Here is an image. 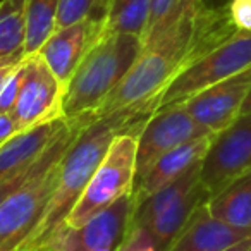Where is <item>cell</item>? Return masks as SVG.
Listing matches in <instances>:
<instances>
[{
    "instance_id": "6da1fadb",
    "label": "cell",
    "mask_w": 251,
    "mask_h": 251,
    "mask_svg": "<svg viewBox=\"0 0 251 251\" xmlns=\"http://www.w3.org/2000/svg\"><path fill=\"white\" fill-rule=\"evenodd\" d=\"M236 31L226 5L193 9L162 38L143 47L129 73L93 112L91 122L115 115L141 133L160 108L169 84Z\"/></svg>"
},
{
    "instance_id": "7a4b0ae2",
    "label": "cell",
    "mask_w": 251,
    "mask_h": 251,
    "mask_svg": "<svg viewBox=\"0 0 251 251\" xmlns=\"http://www.w3.org/2000/svg\"><path fill=\"white\" fill-rule=\"evenodd\" d=\"M121 133H136L140 136L138 131L115 115L97 119L81 127L60 162L59 181L45 215L19 251H38L49 244L55 230L66 224L95 171L107 155L114 138Z\"/></svg>"
},
{
    "instance_id": "3957f363",
    "label": "cell",
    "mask_w": 251,
    "mask_h": 251,
    "mask_svg": "<svg viewBox=\"0 0 251 251\" xmlns=\"http://www.w3.org/2000/svg\"><path fill=\"white\" fill-rule=\"evenodd\" d=\"M141 50L140 36L103 33L64 88V119L83 126L90 124L93 112L129 73Z\"/></svg>"
},
{
    "instance_id": "277c9868",
    "label": "cell",
    "mask_w": 251,
    "mask_h": 251,
    "mask_svg": "<svg viewBox=\"0 0 251 251\" xmlns=\"http://www.w3.org/2000/svg\"><path fill=\"white\" fill-rule=\"evenodd\" d=\"M81 127L84 126L66 121L29 177L0 205V251H19L43 219L59 181L60 162Z\"/></svg>"
},
{
    "instance_id": "5b68a950",
    "label": "cell",
    "mask_w": 251,
    "mask_h": 251,
    "mask_svg": "<svg viewBox=\"0 0 251 251\" xmlns=\"http://www.w3.org/2000/svg\"><path fill=\"white\" fill-rule=\"evenodd\" d=\"M136 133H121L114 138L79 201L67 217L66 226L73 229L81 227L121 198L133 195L136 184Z\"/></svg>"
},
{
    "instance_id": "8992f818",
    "label": "cell",
    "mask_w": 251,
    "mask_h": 251,
    "mask_svg": "<svg viewBox=\"0 0 251 251\" xmlns=\"http://www.w3.org/2000/svg\"><path fill=\"white\" fill-rule=\"evenodd\" d=\"M251 69V31H236L205 57L182 71L165 90L160 108L181 103L205 88ZM158 108V110H160Z\"/></svg>"
},
{
    "instance_id": "52a82bcc",
    "label": "cell",
    "mask_w": 251,
    "mask_h": 251,
    "mask_svg": "<svg viewBox=\"0 0 251 251\" xmlns=\"http://www.w3.org/2000/svg\"><path fill=\"white\" fill-rule=\"evenodd\" d=\"M251 171V114H243L212 140L201 160L200 181L210 196Z\"/></svg>"
},
{
    "instance_id": "ba28073f",
    "label": "cell",
    "mask_w": 251,
    "mask_h": 251,
    "mask_svg": "<svg viewBox=\"0 0 251 251\" xmlns=\"http://www.w3.org/2000/svg\"><path fill=\"white\" fill-rule=\"evenodd\" d=\"M64 86L50 71L40 53L25 59V76L19 97L12 110L18 133L36 127L50 121L64 119Z\"/></svg>"
},
{
    "instance_id": "9c48e42d",
    "label": "cell",
    "mask_w": 251,
    "mask_h": 251,
    "mask_svg": "<svg viewBox=\"0 0 251 251\" xmlns=\"http://www.w3.org/2000/svg\"><path fill=\"white\" fill-rule=\"evenodd\" d=\"M134 196L127 195L81 227L60 226L47 246L55 251H117L131 229Z\"/></svg>"
},
{
    "instance_id": "30bf717a",
    "label": "cell",
    "mask_w": 251,
    "mask_h": 251,
    "mask_svg": "<svg viewBox=\"0 0 251 251\" xmlns=\"http://www.w3.org/2000/svg\"><path fill=\"white\" fill-rule=\"evenodd\" d=\"M210 134L213 133L200 126L182 107V103L169 105L157 110L148 119L138 136L136 181L162 155L169 153L181 145Z\"/></svg>"
},
{
    "instance_id": "8fae6325",
    "label": "cell",
    "mask_w": 251,
    "mask_h": 251,
    "mask_svg": "<svg viewBox=\"0 0 251 251\" xmlns=\"http://www.w3.org/2000/svg\"><path fill=\"white\" fill-rule=\"evenodd\" d=\"M250 90L251 69L205 88L181 103L200 126L217 134L241 115V107Z\"/></svg>"
},
{
    "instance_id": "7c38bea8",
    "label": "cell",
    "mask_w": 251,
    "mask_h": 251,
    "mask_svg": "<svg viewBox=\"0 0 251 251\" xmlns=\"http://www.w3.org/2000/svg\"><path fill=\"white\" fill-rule=\"evenodd\" d=\"M105 21L103 19H86L55 31L38 50L53 76L62 83H69L77 66L84 59L91 47L103 36Z\"/></svg>"
},
{
    "instance_id": "4fadbf2b",
    "label": "cell",
    "mask_w": 251,
    "mask_h": 251,
    "mask_svg": "<svg viewBox=\"0 0 251 251\" xmlns=\"http://www.w3.org/2000/svg\"><path fill=\"white\" fill-rule=\"evenodd\" d=\"M213 136L215 134L198 138V140L184 143L171 150L169 153L162 155L134 184V206L140 205L147 198H150L153 193H157L164 186L171 184L172 181L184 176L196 164H200L205 158Z\"/></svg>"
},
{
    "instance_id": "5bb4252c",
    "label": "cell",
    "mask_w": 251,
    "mask_h": 251,
    "mask_svg": "<svg viewBox=\"0 0 251 251\" xmlns=\"http://www.w3.org/2000/svg\"><path fill=\"white\" fill-rule=\"evenodd\" d=\"M250 237L251 230L230 227L210 215L205 203L193 215L169 251H224Z\"/></svg>"
},
{
    "instance_id": "9a60e30c",
    "label": "cell",
    "mask_w": 251,
    "mask_h": 251,
    "mask_svg": "<svg viewBox=\"0 0 251 251\" xmlns=\"http://www.w3.org/2000/svg\"><path fill=\"white\" fill-rule=\"evenodd\" d=\"M66 124V119H57L36 127L18 133L4 145H0V181L28 169L38 160L45 148L53 141Z\"/></svg>"
},
{
    "instance_id": "2e32d148",
    "label": "cell",
    "mask_w": 251,
    "mask_h": 251,
    "mask_svg": "<svg viewBox=\"0 0 251 251\" xmlns=\"http://www.w3.org/2000/svg\"><path fill=\"white\" fill-rule=\"evenodd\" d=\"M210 195L201 184V181L189 189L184 196L176 200L174 203L162 210L158 215H155L151 220H148L141 229H145L150 234L155 248L158 251H169V248L174 244V241L179 237V234L186 229L189 220L193 219L200 206H203L208 201Z\"/></svg>"
},
{
    "instance_id": "e0dca14e",
    "label": "cell",
    "mask_w": 251,
    "mask_h": 251,
    "mask_svg": "<svg viewBox=\"0 0 251 251\" xmlns=\"http://www.w3.org/2000/svg\"><path fill=\"white\" fill-rule=\"evenodd\" d=\"M206 208L210 215L227 226L251 230V171L210 196Z\"/></svg>"
},
{
    "instance_id": "ac0fdd59",
    "label": "cell",
    "mask_w": 251,
    "mask_h": 251,
    "mask_svg": "<svg viewBox=\"0 0 251 251\" xmlns=\"http://www.w3.org/2000/svg\"><path fill=\"white\" fill-rule=\"evenodd\" d=\"M151 0H107L105 33H121L143 38Z\"/></svg>"
},
{
    "instance_id": "d6986e66",
    "label": "cell",
    "mask_w": 251,
    "mask_h": 251,
    "mask_svg": "<svg viewBox=\"0 0 251 251\" xmlns=\"http://www.w3.org/2000/svg\"><path fill=\"white\" fill-rule=\"evenodd\" d=\"M59 0H26V42L25 55H35L53 35Z\"/></svg>"
},
{
    "instance_id": "ffe728a7",
    "label": "cell",
    "mask_w": 251,
    "mask_h": 251,
    "mask_svg": "<svg viewBox=\"0 0 251 251\" xmlns=\"http://www.w3.org/2000/svg\"><path fill=\"white\" fill-rule=\"evenodd\" d=\"M26 42V0L0 2V60L25 55ZM26 57V55H25Z\"/></svg>"
},
{
    "instance_id": "44dd1931",
    "label": "cell",
    "mask_w": 251,
    "mask_h": 251,
    "mask_svg": "<svg viewBox=\"0 0 251 251\" xmlns=\"http://www.w3.org/2000/svg\"><path fill=\"white\" fill-rule=\"evenodd\" d=\"M201 4H205V0H151L147 29L141 38L143 47L162 38L193 9L200 7Z\"/></svg>"
},
{
    "instance_id": "7402d4cb",
    "label": "cell",
    "mask_w": 251,
    "mask_h": 251,
    "mask_svg": "<svg viewBox=\"0 0 251 251\" xmlns=\"http://www.w3.org/2000/svg\"><path fill=\"white\" fill-rule=\"evenodd\" d=\"M105 14H107V0H59L55 31L86 19L105 21Z\"/></svg>"
},
{
    "instance_id": "603a6c76",
    "label": "cell",
    "mask_w": 251,
    "mask_h": 251,
    "mask_svg": "<svg viewBox=\"0 0 251 251\" xmlns=\"http://www.w3.org/2000/svg\"><path fill=\"white\" fill-rule=\"evenodd\" d=\"M23 76H25V60H21L16 66L14 73L9 76L4 88L0 90V114H12L19 97V88H21L23 83Z\"/></svg>"
},
{
    "instance_id": "cb8c5ba5",
    "label": "cell",
    "mask_w": 251,
    "mask_h": 251,
    "mask_svg": "<svg viewBox=\"0 0 251 251\" xmlns=\"http://www.w3.org/2000/svg\"><path fill=\"white\" fill-rule=\"evenodd\" d=\"M226 9L237 31H251V0H229Z\"/></svg>"
},
{
    "instance_id": "d4e9b609",
    "label": "cell",
    "mask_w": 251,
    "mask_h": 251,
    "mask_svg": "<svg viewBox=\"0 0 251 251\" xmlns=\"http://www.w3.org/2000/svg\"><path fill=\"white\" fill-rule=\"evenodd\" d=\"M117 251H158L151 241L150 234L141 227H133L126 236L124 243Z\"/></svg>"
},
{
    "instance_id": "484cf974",
    "label": "cell",
    "mask_w": 251,
    "mask_h": 251,
    "mask_svg": "<svg viewBox=\"0 0 251 251\" xmlns=\"http://www.w3.org/2000/svg\"><path fill=\"white\" fill-rule=\"evenodd\" d=\"M33 167H35V164L29 165V167L25 169V171L18 172V174L11 176V177L4 179V181H0V205H2V203H4L5 200H7L9 196H11L12 193H14L16 189L29 177V174L33 172Z\"/></svg>"
},
{
    "instance_id": "4316f807",
    "label": "cell",
    "mask_w": 251,
    "mask_h": 251,
    "mask_svg": "<svg viewBox=\"0 0 251 251\" xmlns=\"http://www.w3.org/2000/svg\"><path fill=\"white\" fill-rule=\"evenodd\" d=\"M25 59L26 57L23 55V53H19V55H12V57H7V59L0 60V90L4 88V84H5V81L9 79V76L14 73L16 66Z\"/></svg>"
},
{
    "instance_id": "83f0119b",
    "label": "cell",
    "mask_w": 251,
    "mask_h": 251,
    "mask_svg": "<svg viewBox=\"0 0 251 251\" xmlns=\"http://www.w3.org/2000/svg\"><path fill=\"white\" fill-rule=\"evenodd\" d=\"M18 134V127L11 114H0V145Z\"/></svg>"
},
{
    "instance_id": "f1b7e54d",
    "label": "cell",
    "mask_w": 251,
    "mask_h": 251,
    "mask_svg": "<svg viewBox=\"0 0 251 251\" xmlns=\"http://www.w3.org/2000/svg\"><path fill=\"white\" fill-rule=\"evenodd\" d=\"M250 246H251V237H250V239L241 241V243L234 244V246L227 248V250H224V251H248V250H250Z\"/></svg>"
},
{
    "instance_id": "f546056e",
    "label": "cell",
    "mask_w": 251,
    "mask_h": 251,
    "mask_svg": "<svg viewBox=\"0 0 251 251\" xmlns=\"http://www.w3.org/2000/svg\"><path fill=\"white\" fill-rule=\"evenodd\" d=\"M243 114H251V90H250V93H248L246 100H244L243 107H241V115Z\"/></svg>"
},
{
    "instance_id": "4dcf8cb0",
    "label": "cell",
    "mask_w": 251,
    "mask_h": 251,
    "mask_svg": "<svg viewBox=\"0 0 251 251\" xmlns=\"http://www.w3.org/2000/svg\"><path fill=\"white\" fill-rule=\"evenodd\" d=\"M38 251H55V250H52V248L45 246V248H42V250H38Z\"/></svg>"
},
{
    "instance_id": "1f68e13d",
    "label": "cell",
    "mask_w": 251,
    "mask_h": 251,
    "mask_svg": "<svg viewBox=\"0 0 251 251\" xmlns=\"http://www.w3.org/2000/svg\"><path fill=\"white\" fill-rule=\"evenodd\" d=\"M100 251H112V250H100Z\"/></svg>"
},
{
    "instance_id": "d6a6232c",
    "label": "cell",
    "mask_w": 251,
    "mask_h": 251,
    "mask_svg": "<svg viewBox=\"0 0 251 251\" xmlns=\"http://www.w3.org/2000/svg\"><path fill=\"white\" fill-rule=\"evenodd\" d=\"M248 251H251V246H250V250H248Z\"/></svg>"
},
{
    "instance_id": "836d02e7",
    "label": "cell",
    "mask_w": 251,
    "mask_h": 251,
    "mask_svg": "<svg viewBox=\"0 0 251 251\" xmlns=\"http://www.w3.org/2000/svg\"><path fill=\"white\" fill-rule=\"evenodd\" d=\"M0 2H2V0H0Z\"/></svg>"
}]
</instances>
